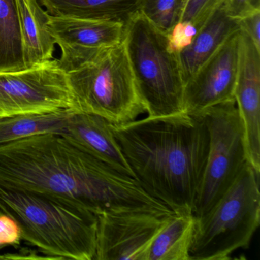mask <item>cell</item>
I'll list each match as a JSON object with an SVG mask.
<instances>
[{"mask_svg":"<svg viewBox=\"0 0 260 260\" xmlns=\"http://www.w3.org/2000/svg\"><path fill=\"white\" fill-rule=\"evenodd\" d=\"M0 187L60 198L96 216L104 211L174 214L135 178L85 153L60 134L1 144Z\"/></svg>","mask_w":260,"mask_h":260,"instance_id":"cell-1","label":"cell"},{"mask_svg":"<svg viewBox=\"0 0 260 260\" xmlns=\"http://www.w3.org/2000/svg\"><path fill=\"white\" fill-rule=\"evenodd\" d=\"M110 127L141 188L175 214L192 213L209 147L202 115L147 116Z\"/></svg>","mask_w":260,"mask_h":260,"instance_id":"cell-2","label":"cell"},{"mask_svg":"<svg viewBox=\"0 0 260 260\" xmlns=\"http://www.w3.org/2000/svg\"><path fill=\"white\" fill-rule=\"evenodd\" d=\"M0 211L50 259L94 260L97 216L60 198L0 187Z\"/></svg>","mask_w":260,"mask_h":260,"instance_id":"cell-3","label":"cell"},{"mask_svg":"<svg viewBox=\"0 0 260 260\" xmlns=\"http://www.w3.org/2000/svg\"><path fill=\"white\" fill-rule=\"evenodd\" d=\"M123 42L146 113L165 117L184 113V82L178 54L167 35L137 11L124 22Z\"/></svg>","mask_w":260,"mask_h":260,"instance_id":"cell-4","label":"cell"},{"mask_svg":"<svg viewBox=\"0 0 260 260\" xmlns=\"http://www.w3.org/2000/svg\"><path fill=\"white\" fill-rule=\"evenodd\" d=\"M259 174L248 164L205 214L196 219L190 260H226L247 249L260 223Z\"/></svg>","mask_w":260,"mask_h":260,"instance_id":"cell-5","label":"cell"},{"mask_svg":"<svg viewBox=\"0 0 260 260\" xmlns=\"http://www.w3.org/2000/svg\"><path fill=\"white\" fill-rule=\"evenodd\" d=\"M68 78L80 112L113 124L135 121L146 112L123 42L101 50L68 73Z\"/></svg>","mask_w":260,"mask_h":260,"instance_id":"cell-6","label":"cell"},{"mask_svg":"<svg viewBox=\"0 0 260 260\" xmlns=\"http://www.w3.org/2000/svg\"><path fill=\"white\" fill-rule=\"evenodd\" d=\"M199 115L208 128L209 147L193 207L194 218L203 215L216 203L247 162L235 100L213 106Z\"/></svg>","mask_w":260,"mask_h":260,"instance_id":"cell-7","label":"cell"},{"mask_svg":"<svg viewBox=\"0 0 260 260\" xmlns=\"http://www.w3.org/2000/svg\"><path fill=\"white\" fill-rule=\"evenodd\" d=\"M62 109L80 111L58 59L29 69L0 73V118Z\"/></svg>","mask_w":260,"mask_h":260,"instance_id":"cell-8","label":"cell"},{"mask_svg":"<svg viewBox=\"0 0 260 260\" xmlns=\"http://www.w3.org/2000/svg\"><path fill=\"white\" fill-rule=\"evenodd\" d=\"M169 217L145 211L100 213L94 260H147L153 239Z\"/></svg>","mask_w":260,"mask_h":260,"instance_id":"cell-9","label":"cell"},{"mask_svg":"<svg viewBox=\"0 0 260 260\" xmlns=\"http://www.w3.org/2000/svg\"><path fill=\"white\" fill-rule=\"evenodd\" d=\"M240 31L231 34L185 83L184 113L199 115L234 100Z\"/></svg>","mask_w":260,"mask_h":260,"instance_id":"cell-10","label":"cell"},{"mask_svg":"<svg viewBox=\"0 0 260 260\" xmlns=\"http://www.w3.org/2000/svg\"><path fill=\"white\" fill-rule=\"evenodd\" d=\"M124 22L50 16V30L61 50L60 68L68 74L101 50L121 43Z\"/></svg>","mask_w":260,"mask_h":260,"instance_id":"cell-11","label":"cell"},{"mask_svg":"<svg viewBox=\"0 0 260 260\" xmlns=\"http://www.w3.org/2000/svg\"><path fill=\"white\" fill-rule=\"evenodd\" d=\"M63 135L85 153L119 173L134 177L114 136L110 123L104 118L76 112L70 118Z\"/></svg>","mask_w":260,"mask_h":260,"instance_id":"cell-12","label":"cell"},{"mask_svg":"<svg viewBox=\"0 0 260 260\" xmlns=\"http://www.w3.org/2000/svg\"><path fill=\"white\" fill-rule=\"evenodd\" d=\"M238 30L237 20L230 17L220 4L199 27L191 45L178 54L185 83Z\"/></svg>","mask_w":260,"mask_h":260,"instance_id":"cell-13","label":"cell"},{"mask_svg":"<svg viewBox=\"0 0 260 260\" xmlns=\"http://www.w3.org/2000/svg\"><path fill=\"white\" fill-rule=\"evenodd\" d=\"M25 68L52 60L56 42L50 30V15L39 0H17Z\"/></svg>","mask_w":260,"mask_h":260,"instance_id":"cell-14","label":"cell"},{"mask_svg":"<svg viewBox=\"0 0 260 260\" xmlns=\"http://www.w3.org/2000/svg\"><path fill=\"white\" fill-rule=\"evenodd\" d=\"M141 0H39L50 16L86 20L125 22Z\"/></svg>","mask_w":260,"mask_h":260,"instance_id":"cell-15","label":"cell"},{"mask_svg":"<svg viewBox=\"0 0 260 260\" xmlns=\"http://www.w3.org/2000/svg\"><path fill=\"white\" fill-rule=\"evenodd\" d=\"M194 221L192 213L170 216L153 239L147 260H190Z\"/></svg>","mask_w":260,"mask_h":260,"instance_id":"cell-16","label":"cell"},{"mask_svg":"<svg viewBox=\"0 0 260 260\" xmlns=\"http://www.w3.org/2000/svg\"><path fill=\"white\" fill-rule=\"evenodd\" d=\"M76 112L80 111L62 109L0 118V145L41 134L63 135L70 118Z\"/></svg>","mask_w":260,"mask_h":260,"instance_id":"cell-17","label":"cell"},{"mask_svg":"<svg viewBox=\"0 0 260 260\" xmlns=\"http://www.w3.org/2000/svg\"><path fill=\"white\" fill-rule=\"evenodd\" d=\"M25 68L17 0H0V73Z\"/></svg>","mask_w":260,"mask_h":260,"instance_id":"cell-18","label":"cell"},{"mask_svg":"<svg viewBox=\"0 0 260 260\" xmlns=\"http://www.w3.org/2000/svg\"><path fill=\"white\" fill-rule=\"evenodd\" d=\"M182 0H141L138 11L167 33L179 21Z\"/></svg>","mask_w":260,"mask_h":260,"instance_id":"cell-19","label":"cell"},{"mask_svg":"<svg viewBox=\"0 0 260 260\" xmlns=\"http://www.w3.org/2000/svg\"><path fill=\"white\" fill-rule=\"evenodd\" d=\"M223 0H182L179 21L194 24L199 28Z\"/></svg>","mask_w":260,"mask_h":260,"instance_id":"cell-20","label":"cell"},{"mask_svg":"<svg viewBox=\"0 0 260 260\" xmlns=\"http://www.w3.org/2000/svg\"><path fill=\"white\" fill-rule=\"evenodd\" d=\"M198 30L199 28L191 22L185 21L176 22L166 33L169 49L175 54H179L191 45Z\"/></svg>","mask_w":260,"mask_h":260,"instance_id":"cell-21","label":"cell"},{"mask_svg":"<svg viewBox=\"0 0 260 260\" xmlns=\"http://www.w3.org/2000/svg\"><path fill=\"white\" fill-rule=\"evenodd\" d=\"M221 5L226 14L236 20L260 10V0H223Z\"/></svg>","mask_w":260,"mask_h":260,"instance_id":"cell-22","label":"cell"},{"mask_svg":"<svg viewBox=\"0 0 260 260\" xmlns=\"http://www.w3.org/2000/svg\"><path fill=\"white\" fill-rule=\"evenodd\" d=\"M20 228L16 221L7 214L0 215V246L19 245L20 243Z\"/></svg>","mask_w":260,"mask_h":260,"instance_id":"cell-23","label":"cell"},{"mask_svg":"<svg viewBox=\"0 0 260 260\" xmlns=\"http://www.w3.org/2000/svg\"><path fill=\"white\" fill-rule=\"evenodd\" d=\"M237 22L240 31L247 36L260 50V10L238 19Z\"/></svg>","mask_w":260,"mask_h":260,"instance_id":"cell-24","label":"cell"},{"mask_svg":"<svg viewBox=\"0 0 260 260\" xmlns=\"http://www.w3.org/2000/svg\"><path fill=\"white\" fill-rule=\"evenodd\" d=\"M1 214H3V213L0 211V215H1Z\"/></svg>","mask_w":260,"mask_h":260,"instance_id":"cell-25","label":"cell"}]
</instances>
